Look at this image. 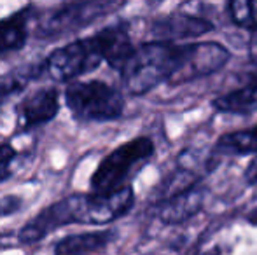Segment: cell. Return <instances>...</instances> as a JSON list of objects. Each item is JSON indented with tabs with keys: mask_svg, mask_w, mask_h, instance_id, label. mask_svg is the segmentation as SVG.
<instances>
[{
	"mask_svg": "<svg viewBox=\"0 0 257 255\" xmlns=\"http://www.w3.org/2000/svg\"><path fill=\"white\" fill-rule=\"evenodd\" d=\"M213 30H215V27H213L212 21H208L206 18L194 16V14H187V13L168 14V16L159 18L153 25V34L156 41H161V42L200 39Z\"/></svg>",
	"mask_w": 257,
	"mask_h": 255,
	"instance_id": "ba28073f",
	"label": "cell"
},
{
	"mask_svg": "<svg viewBox=\"0 0 257 255\" xmlns=\"http://www.w3.org/2000/svg\"><path fill=\"white\" fill-rule=\"evenodd\" d=\"M27 86V79L18 77V75H2L0 77V107L11 98V96L18 95L23 91V88Z\"/></svg>",
	"mask_w": 257,
	"mask_h": 255,
	"instance_id": "e0dca14e",
	"label": "cell"
},
{
	"mask_svg": "<svg viewBox=\"0 0 257 255\" xmlns=\"http://www.w3.org/2000/svg\"><path fill=\"white\" fill-rule=\"evenodd\" d=\"M74 224L105 225L124 217L135 204V192L128 185L110 194H72Z\"/></svg>",
	"mask_w": 257,
	"mask_h": 255,
	"instance_id": "5b68a950",
	"label": "cell"
},
{
	"mask_svg": "<svg viewBox=\"0 0 257 255\" xmlns=\"http://www.w3.org/2000/svg\"><path fill=\"white\" fill-rule=\"evenodd\" d=\"M117 232L107 229V231H93L81 232V234H70L61 238L54 245V255H93L100 253L107 248L115 239Z\"/></svg>",
	"mask_w": 257,
	"mask_h": 255,
	"instance_id": "4fadbf2b",
	"label": "cell"
},
{
	"mask_svg": "<svg viewBox=\"0 0 257 255\" xmlns=\"http://www.w3.org/2000/svg\"><path fill=\"white\" fill-rule=\"evenodd\" d=\"M227 11L234 25L247 30L252 34L255 28V13H254V2L248 0H231L227 4Z\"/></svg>",
	"mask_w": 257,
	"mask_h": 255,
	"instance_id": "2e32d148",
	"label": "cell"
},
{
	"mask_svg": "<svg viewBox=\"0 0 257 255\" xmlns=\"http://www.w3.org/2000/svg\"><path fill=\"white\" fill-rule=\"evenodd\" d=\"M96 35H98L100 42H102L105 62L110 65L114 70L121 72L137 48V46H133L128 28L121 23L110 25V27L96 32Z\"/></svg>",
	"mask_w": 257,
	"mask_h": 255,
	"instance_id": "7c38bea8",
	"label": "cell"
},
{
	"mask_svg": "<svg viewBox=\"0 0 257 255\" xmlns=\"http://www.w3.org/2000/svg\"><path fill=\"white\" fill-rule=\"evenodd\" d=\"M16 157V149L9 143H2L0 145V182L11 177L13 170H11V163Z\"/></svg>",
	"mask_w": 257,
	"mask_h": 255,
	"instance_id": "ac0fdd59",
	"label": "cell"
},
{
	"mask_svg": "<svg viewBox=\"0 0 257 255\" xmlns=\"http://www.w3.org/2000/svg\"><path fill=\"white\" fill-rule=\"evenodd\" d=\"M215 156H257V126L224 133L213 147Z\"/></svg>",
	"mask_w": 257,
	"mask_h": 255,
	"instance_id": "9a60e30c",
	"label": "cell"
},
{
	"mask_svg": "<svg viewBox=\"0 0 257 255\" xmlns=\"http://www.w3.org/2000/svg\"><path fill=\"white\" fill-rule=\"evenodd\" d=\"M154 142L149 136H137L115 147L100 161L91 175L89 187L95 194H110L128 187L126 182L154 156Z\"/></svg>",
	"mask_w": 257,
	"mask_h": 255,
	"instance_id": "7a4b0ae2",
	"label": "cell"
},
{
	"mask_svg": "<svg viewBox=\"0 0 257 255\" xmlns=\"http://www.w3.org/2000/svg\"><path fill=\"white\" fill-rule=\"evenodd\" d=\"M196 255H224V248L220 245H210L205 248L198 250Z\"/></svg>",
	"mask_w": 257,
	"mask_h": 255,
	"instance_id": "7402d4cb",
	"label": "cell"
},
{
	"mask_svg": "<svg viewBox=\"0 0 257 255\" xmlns=\"http://www.w3.org/2000/svg\"><path fill=\"white\" fill-rule=\"evenodd\" d=\"M122 6L124 4L112 2H84L65 6L60 11H56L51 16V20L42 27L41 35L42 37H51V35H60L65 34V32H74Z\"/></svg>",
	"mask_w": 257,
	"mask_h": 255,
	"instance_id": "8992f818",
	"label": "cell"
},
{
	"mask_svg": "<svg viewBox=\"0 0 257 255\" xmlns=\"http://www.w3.org/2000/svg\"><path fill=\"white\" fill-rule=\"evenodd\" d=\"M243 177L248 185H257V156L252 157V161L247 164Z\"/></svg>",
	"mask_w": 257,
	"mask_h": 255,
	"instance_id": "ffe728a7",
	"label": "cell"
},
{
	"mask_svg": "<svg viewBox=\"0 0 257 255\" xmlns=\"http://www.w3.org/2000/svg\"><path fill=\"white\" fill-rule=\"evenodd\" d=\"M105 62L103 48L98 35L68 42L54 49L46 58L44 70L56 82H68L96 70Z\"/></svg>",
	"mask_w": 257,
	"mask_h": 255,
	"instance_id": "277c9868",
	"label": "cell"
},
{
	"mask_svg": "<svg viewBox=\"0 0 257 255\" xmlns=\"http://www.w3.org/2000/svg\"><path fill=\"white\" fill-rule=\"evenodd\" d=\"M189 42L151 41L137 46L119 72L124 89L133 96L147 95L161 84H186Z\"/></svg>",
	"mask_w": 257,
	"mask_h": 255,
	"instance_id": "6da1fadb",
	"label": "cell"
},
{
	"mask_svg": "<svg viewBox=\"0 0 257 255\" xmlns=\"http://www.w3.org/2000/svg\"><path fill=\"white\" fill-rule=\"evenodd\" d=\"M21 206H23V199L16 194H7V196L0 197V218L18 213Z\"/></svg>",
	"mask_w": 257,
	"mask_h": 255,
	"instance_id": "d6986e66",
	"label": "cell"
},
{
	"mask_svg": "<svg viewBox=\"0 0 257 255\" xmlns=\"http://www.w3.org/2000/svg\"><path fill=\"white\" fill-rule=\"evenodd\" d=\"M254 70L248 74V81L243 86L213 100L212 107L217 112L234 116H250L257 112V63Z\"/></svg>",
	"mask_w": 257,
	"mask_h": 255,
	"instance_id": "8fae6325",
	"label": "cell"
},
{
	"mask_svg": "<svg viewBox=\"0 0 257 255\" xmlns=\"http://www.w3.org/2000/svg\"><path fill=\"white\" fill-rule=\"evenodd\" d=\"M18 124L23 129L37 128L53 121L60 112V93L53 86L35 89L18 105Z\"/></svg>",
	"mask_w": 257,
	"mask_h": 255,
	"instance_id": "9c48e42d",
	"label": "cell"
},
{
	"mask_svg": "<svg viewBox=\"0 0 257 255\" xmlns=\"http://www.w3.org/2000/svg\"><path fill=\"white\" fill-rule=\"evenodd\" d=\"M65 103L77 121L108 123L124 112V96L103 81L72 82L65 88Z\"/></svg>",
	"mask_w": 257,
	"mask_h": 255,
	"instance_id": "3957f363",
	"label": "cell"
},
{
	"mask_svg": "<svg viewBox=\"0 0 257 255\" xmlns=\"http://www.w3.org/2000/svg\"><path fill=\"white\" fill-rule=\"evenodd\" d=\"M254 13H255V28L250 34V55L257 60V2H254Z\"/></svg>",
	"mask_w": 257,
	"mask_h": 255,
	"instance_id": "44dd1931",
	"label": "cell"
},
{
	"mask_svg": "<svg viewBox=\"0 0 257 255\" xmlns=\"http://www.w3.org/2000/svg\"><path fill=\"white\" fill-rule=\"evenodd\" d=\"M205 201L206 189L203 185H196L158 203L156 215L165 225H180L200 213Z\"/></svg>",
	"mask_w": 257,
	"mask_h": 255,
	"instance_id": "30bf717a",
	"label": "cell"
},
{
	"mask_svg": "<svg viewBox=\"0 0 257 255\" xmlns=\"http://www.w3.org/2000/svg\"><path fill=\"white\" fill-rule=\"evenodd\" d=\"M74 224V210H72L70 196L46 206L41 213L27 222L18 232V239L25 245H34L48 238L53 231L65 225Z\"/></svg>",
	"mask_w": 257,
	"mask_h": 255,
	"instance_id": "52a82bcc",
	"label": "cell"
},
{
	"mask_svg": "<svg viewBox=\"0 0 257 255\" xmlns=\"http://www.w3.org/2000/svg\"><path fill=\"white\" fill-rule=\"evenodd\" d=\"M28 18H30V7L0 20V55L18 51L27 44Z\"/></svg>",
	"mask_w": 257,
	"mask_h": 255,
	"instance_id": "5bb4252c",
	"label": "cell"
}]
</instances>
